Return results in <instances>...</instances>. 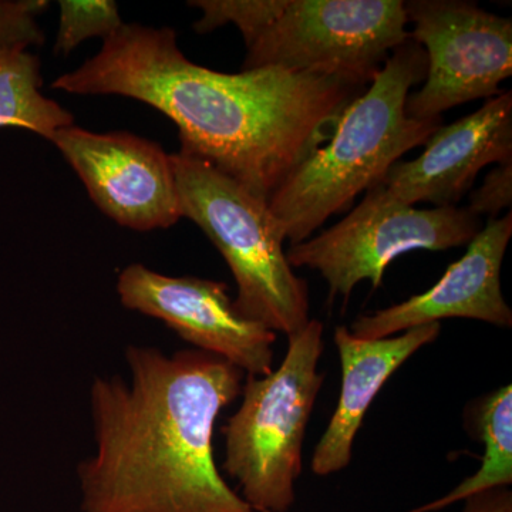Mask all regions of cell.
<instances>
[{"instance_id":"6da1fadb","label":"cell","mask_w":512,"mask_h":512,"mask_svg":"<svg viewBox=\"0 0 512 512\" xmlns=\"http://www.w3.org/2000/svg\"><path fill=\"white\" fill-rule=\"evenodd\" d=\"M367 83L279 67L221 73L191 62L171 28L123 26L99 55L52 87L80 96L130 97L180 130L181 150L268 201L289 174L329 140Z\"/></svg>"},{"instance_id":"7a4b0ae2","label":"cell","mask_w":512,"mask_h":512,"mask_svg":"<svg viewBox=\"0 0 512 512\" xmlns=\"http://www.w3.org/2000/svg\"><path fill=\"white\" fill-rule=\"evenodd\" d=\"M130 380L90 386L94 453L77 466L82 512H255L218 470L214 431L244 373L197 349L130 345Z\"/></svg>"},{"instance_id":"3957f363","label":"cell","mask_w":512,"mask_h":512,"mask_svg":"<svg viewBox=\"0 0 512 512\" xmlns=\"http://www.w3.org/2000/svg\"><path fill=\"white\" fill-rule=\"evenodd\" d=\"M426 72L419 43L409 39L397 47L365 92L340 114L329 140L276 188L268 205L285 241L295 245L313 237L443 126V117L417 120L406 114L410 90L426 79Z\"/></svg>"},{"instance_id":"277c9868","label":"cell","mask_w":512,"mask_h":512,"mask_svg":"<svg viewBox=\"0 0 512 512\" xmlns=\"http://www.w3.org/2000/svg\"><path fill=\"white\" fill-rule=\"evenodd\" d=\"M198 33L237 26L242 72L279 67L335 74L369 84L410 39L403 0H194Z\"/></svg>"},{"instance_id":"5b68a950","label":"cell","mask_w":512,"mask_h":512,"mask_svg":"<svg viewBox=\"0 0 512 512\" xmlns=\"http://www.w3.org/2000/svg\"><path fill=\"white\" fill-rule=\"evenodd\" d=\"M181 215L205 232L235 282V309L264 328L289 336L311 320L308 284L289 265L268 201L204 158L171 154Z\"/></svg>"},{"instance_id":"8992f818","label":"cell","mask_w":512,"mask_h":512,"mask_svg":"<svg viewBox=\"0 0 512 512\" xmlns=\"http://www.w3.org/2000/svg\"><path fill=\"white\" fill-rule=\"evenodd\" d=\"M323 330L311 319L289 335L281 366L247 376L242 402L225 424V473L255 512H288L295 504L306 427L325 380Z\"/></svg>"},{"instance_id":"52a82bcc","label":"cell","mask_w":512,"mask_h":512,"mask_svg":"<svg viewBox=\"0 0 512 512\" xmlns=\"http://www.w3.org/2000/svg\"><path fill=\"white\" fill-rule=\"evenodd\" d=\"M481 228V218L468 208H416L397 200L382 181L338 224L292 245L286 258L292 268L319 272L330 299L340 295L346 302L360 282L379 289L387 266L399 256L464 247Z\"/></svg>"},{"instance_id":"ba28073f","label":"cell","mask_w":512,"mask_h":512,"mask_svg":"<svg viewBox=\"0 0 512 512\" xmlns=\"http://www.w3.org/2000/svg\"><path fill=\"white\" fill-rule=\"evenodd\" d=\"M410 39L427 57L426 83L410 93L412 119L443 117L444 111L501 93L512 74V20L463 0L404 2Z\"/></svg>"},{"instance_id":"9c48e42d","label":"cell","mask_w":512,"mask_h":512,"mask_svg":"<svg viewBox=\"0 0 512 512\" xmlns=\"http://www.w3.org/2000/svg\"><path fill=\"white\" fill-rule=\"evenodd\" d=\"M124 308L161 320L194 349L231 363L247 376L274 370L276 333L244 318L224 282L158 274L128 265L117 279Z\"/></svg>"},{"instance_id":"30bf717a","label":"cell","mask_w":512,"mask_h":512,"mask_svg":"<svg viewBox=\"0 0 512 512\" xmlns=\"http://www.w3.org/2000/svg\"><path fill=\"white\" fill-rule=\"evenodd\" d=\"M59 148L104 214L134 231L173 227L181 215L171 154L131 133L60 128Z\"/></svg>"},{"instance_id":"8fae6325","label":"cell","mask_w":512,"mask_h":512,"mask_svg":"<svg viewBox=\"0 0 512 512\" xmlns=\"http://www.w3.org/2000/svg\"><path fill=\"white\" fill-rule=\"evenodd\" d=\"M511 237V212L488 220L467 245L466 254L448 266L433 288L397 305L359 316L350 332L357 338L383 339L451 318L511 328L512 311L501 289V266Z\"/></svg>"},{"instance_id":"7c38bea8","label":"cell","mask_w":512,"mask_h":512,"mask_svg":"<svg viewBox=\"0 0 512 512\" xmlns=\"http://www.w3.org/2000/svg\"><path fill=\"white\" fill-rule=\"evenodd\" d=\"M512 160V93L505 90L474 113L441 126L412 161H397L383 183L407 205L457 207L487 165Z\"/></svg>"},{"instance_id":"4fadbf2b","label":"cell","mask_w":512,"mask_h":512,"mask_svg":"<svg viewBox=\"0 0 512 512\" xmlns=\"http://www.w3.org/2000/svg\"><path fill=\"white\" fill-rule=\"evenodd\" d=\"M440 323L417 326L402 335L383 339L357 338L346 326L335 329L342 365L338 406L313 453V474L328 477L349 466L353 443L370 404L384 384L424 346L436 342Z\"/></svg>"},{"instance_id":"5bb4252c","label":"cell","mask_w":512,"mask_h":512,"mask_svg":"<svg viewBox=\"0 0 512 512\" xmlns=\"http://www.w3.org/2000/svg\"><path fill=\"white\" fill-rule=\"evenodd\" d=\"M471 436L484 446L481 466L453 491L409 512H436L474 495L512 485V387L505 384L478 397L466 414Z\"/></svg>"},{"instance_id":"9a60e30c","label":"cell","mask_w":512,"mask_h":512,"mask_svg":"<svg viewBox=\"0 0 512 512\" xmlns=\"http://www.w3.org/2000/svg\"><path fill=\"white\" fill-rule=\"evenodd\" d=\"M40 59L28 50L0 52V127H19L52 140L73 126V114L43 96Z\"/></svg>"},{"instance_id":"2e32d148","label":"cell","mask_w":512,"mask_h":512,"mask_svg":"<svg viewBox=\"0 0 512 512\" xmlns=\"http://www.w3.org/2000/svg\"><path fill=\"white\" fill-rule=\"evenodd\" d=\"M55 55L67 56L90 37L113 35L124 25L113 0H62Z\"/></svg>"},{"instance_id":"e0dca14e","label":"cell","mask_w":512,"mask_h":512,"mask_svg":"<svg viewBox=\"0 0 512 512\" xmlns=\"http://www.w3.org/2000/svg\"><path fill=\"white\" fill-rule=\"evenodd\" d=\"M49 5L47 0H0V52L43 45L37 18Z\"/></svg>"},{"instance_id":"ac0fdd59","label":"cell","mask_w":512,"mask_h":512,"mask_svg":"<svg viewBox=\"0 0 512 512\" xmlns=\"http://www.w3.org/2000/svg\"><path fill=\"white\" fill-rule=\"evenodd\" d=\"M512 204V160L497 164L494 170L485 175L483 184L471 192L468 211L481 218L495 220L501 211Z\"/></svg>"},{"instance_id":"d6986e66","label":"cell","mask_w":512,"mask_h":512,"mask_svg":"<svg viewBox=\"0 0 512 512\" xmlns=\"http://www.w3.org/2000/svg\"><path fill=\"white\" fill-rule=\"evenodd\" d=\"M461 512H512V493L510 488H497L474 495L464 501Z\"/></svg>"}]
</instances>
